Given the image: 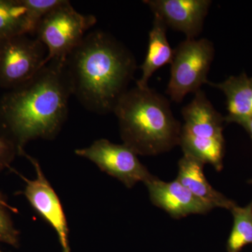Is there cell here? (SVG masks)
<instances>
[{
    "instance_id": "12",
    "label": "cell",
    "mask_w": 252,
    "mask_h": 252,
    "mask_svg": "<svg viewBox=\"0 0 252 252\" xmlns=\"http://www.w3.org/2000/svg\"><path fill=\"white\" fill-rule=\"evenodd\" d=\"M205 164L196 158L184 154L178 162L177 180L194 196L213 208L220 207L230 210L237 205L213 188L207 181L203 168Z\"/></svg>"
},
{
    "instance_id": "13",
    "label": "cell",
    "mask_w": 252,
    "mask_h": 252,
    "mask_svg": "<svg viewBox=\"0 0 252 252\" xmlns=\"http://www.w3.org/2000/svg\"><path fill=\"white\" fill-rule=\"evenodd\" d=\"M207 84L225 94L228 114L224 117L227 124L240 125L252 117V77H249L246 73L230 76L223 82L209 81Z\"/></svg>"
},
{
    "instance_id": "20",
    "label": "cell",
    "mask_w": 252,
    "mask_h": 252,
    "mask_svg": "<svg viewBox=\"0 0 252 252\" xmlns=\"http://www.w3.org/2000/svg\"><path fill=\"white\" fill-rule=\"evenodd\" d=\"M240 125L243 126L244 128L246 130L252 140V117L244 121Z\"/></svg>"
},
{
    "instance_id": "7",
    "label": "cell",
    "mask_w": 252,
    "mask_h": 252,
    "mask_svg": "<svg viewBox=\"0 0 252 252\" xmlns=\"http://www.w3.org/2000/svg\"><path fill=\"white\" fill-rule=\"evenodd\" d=\"M21 34L0 40V86L13 89L31 80L44 67L45 46Z\"/></svg>"
},
{
    "instance_id": "6",
    "label": "cell",
    "mask_w": 252,
    "mask_h": 252,
    "mask_svg": "<svg viewBox=\"0 0 252 252\" xmlns=\"http://www.w3.org/2000/svg\"><path fill=\"white\" fill-rule=\"evenodd\" d=\"M213 43L206 38L186 39L174 49L166 94L173 102H182L190 93L201 90L208 83V74L215 58Z\"/></svg>"
},
{
    "instance_id": "18",
    "label": "cell",
    "mask_w": 252,
    "mask_h": 252,
    "mask_svg": "<svg viewBox=\"0 0 252 252\" xmlns=\"http://www.w3.org/2000/svg\"><path fill=\"white\" fill-rule=\"evenodd\" d=\"M23 1L27 8L30 18L36 28L43 18L62 4L64 0H23Z\"/></svg>"
},
{
    "instance_id": "22",
    "label": "cell",
    "mask_w": 252,
    "mask_h": 252,
    "mask_svg": "<svg viewBox=\"0 0 252 252\" xmlns=\"http://www.w3.org/2000/svg\"><path fill=\"white\" fill-rule=\"evenodd\" d=\"M0 252H1V250H0Z\"/></svg>"
},
{
    "instance_id": "4",
    "label": "cell",
    "mask_w": 252,
    "mask_h": 252,
    "mask_svg": "<svg viewBox=\"0 0 252 252\" xmlns=\"http://www.w3.org/2000/svg\"><path fill=\"white\" fill-rule=\"evenodd\" d=\"M182 114L184 124L179 145L184 154L210 164L220 172L225 156V117L214 107L202 89L183 107Z\"/></svg>"
},
{
    "instance_id": "16",
    "label": "cell",
    "mask_w": 252,
    "mask_h": 252,
    "mask_svg": "<svg viewBox=\"0 0 252 252\" xmlns=\"http://www.w3.org/2000/svg\"><path fill=\"white\" fill-rule=\"evenodd\" d=\"M233 224L226 244L228 252H241L248 245H252V200L245 207L235 205L230 210Z\"/></svg>"
},
{
    "instance_id": "14",
    "label": "cell",
    "mask_w": 252,
    "mask_h": 252,
    "mask_svg": "<svg viewBox=\"0 0 252 252\" xmlns=\"http://www.w3.org/2000/svg\"><path fill=\"white\" fill-rule=\"evenodd\" d=\"M167 29L165 25L154 16L153 26L149 33L147 55L140 67L142 77L136 81V86L138 87H148L149 80L154 73L163 66L171 64L174 49L167 40Z\"/></svg>"
},
{
    "instance_id": "15",
    "label": "cell",
    "mask_w": 252,
    "mask_h": 252,
    "mask_svg": "<svg viewBox=\"0 0 252 252\" xmlns=\"http://www.w3.org/2000/svg\"><path fill=\"white\" fill-rule=\"evenodd\" d=\"M35 29L23 0H0V40L34 34Z\"/></svg>"
},
{
    "instance_id": "1",
    "label": "cell",
    "mask_w": 252,
    "mask_h": 252,
    "mask_svg": "<svg viewBox=\"0 0 252 252\" xmlns=\"http://www.w3.org/2000/svg\"><path fill=\"white\" fill-rule=\"evenodd\" d=\"M72 94L65 60L50 61L31 80L0 99V133L22 156L30 141L52 140L67 120Z\"/></svg>"
},
{
    "instance_id": "3",
    "label": "cell",
    "mask_w": 252,
    "mask_h": 252,
    "mask_svg": "<svg viewBox=\"0 0 252 252\" xmlns=\"http://www.w3.org/2000/svg\"><path fill=\"white\" fill-rule=\"evenodd\" d=\"M113 113L124 144L137 156L166 153L180 144L182 124L174 116L170 101L149 86L128 89Z\"/></svg>"
},
{
    "instance_id": "19",
    "label": "cell",
    "mask_w": 252,
    "mask_h": 252,
    "mask_svg": "<svg viewBox=\"0 0 252 252\" xmlns=\"http://www.w3.org/2000/svg\"><path fill=\"white\" fill-rule=\"evenodd\" d=\"M17 154L18 149L14 142L0 133V172L10 168Z\"/></svg>"
},
{
    "instance_id": "8",
    "label": "cell",
    "mask_w": 252,
    "mask_h": 252,
    "mask_svg": "<svg viewBox=\"0 0 252 252\" xmlns=\"http://www.w3.org/2000/svg\"><path fill=\"white\" fill-rule=\"evenodd\" d=\"M76 155L94 162L106 172L131 189L138 182L145 184L154 177L126 144H117L105 139L96 140L90 147L76 149Z\"/></svg>"
},
{
    "instance_id": "11",
    "label": "cell",
    "mask_w": 252,
    "mask_h": 252,
    "mask_svg": "<svg viewBox=\"0 0 252 252\" xmlns=\"http://www.w3.org/2000/svg\"><path fill=\"white\" fill-rule=\"evenodd\" d=\"M144 185L149 190L151 202L174 219L190 215H205L213 207L199 200L177 180L164 182L154 176Z\"/></svg>"
},
{
    "instance_id": "10",
    "label": "cell",
    "mask_w": 252,
    "mask_h": 252,
    "mask_svg": "<svg viewBox=\"0 0 252 252\" xmlns=\"http://www.w3.org/2000/svg\"><path fill=\"white\" fill-rule=\"evenodd\" d=\"M167 28L196 39L212 4L210 0H146L143 1Z\"/></svg>"
},
{
    "instance_id": "21",
    "label": "cell",
    "mask_w": 252,
    "mask_h": 252,
    "mask_svg": "<svg viewBox=\"0 0 252 252\" xmlns=\"http://www.w3.org/2000/svg\"><path fill=\"white\" fill-rule=\"evenodd\" d=\"M248 183L252 185V179H251L250 180H249Z\"/></svg>"
},
{
    "instance_id": "5",
    "label": "cell",
    "mask_w": 252,
    "mask_h": 252,
    "mask_svg": "<svg viewBox=\"0 0 252 252\" xmlns=\"http://www.w3.org/2000/svg\"><path fill=\"white\" fill-rule=\"evenodd\" d=\"M96 22L95 16L78 12L67 0L46 15L34 34L47 50L44 65L53 60L67 59Z\"/></svg>"
},
{
    "instance_id": "17",
    "label": "cell",
    "mask_w": 252,
    "mask_h": 252,
    "mask_svg": "<svg viewBox=\"0 0 252 252\" xmlns=\"http://www.w3.org/2000/svg\"><path fill=\"white\" fill-rule=\"evenodd\" d=\"M9 210L16 211L15 209L11 208L6 203V200L0 193V243L18 248L20 233L15 227Z\"/></svg>"
},
{
    "instance_id": "9",
    "label": "cell",
    "mask_w": 252,
    "mask_h": 252,
    "mask_svg": "<svg viewBox=\"0 0 252 252\" xmlns=\"http://www.w3.org/2000/svg\"><path fill=\"white\" fill-rule=\"evenodd\" d=\"M23 156L31 162L36 174L35 180H33L19 175L26 182L23 194L34 210L56 230L63 252H70L69 228L61 200L43 173L38 160L26 152Z\"/></svg>"
},
{
    "instance_id": "2",
    "label": "cell",
    "mask_w": 252,
    "mask_h": 252,
    "mask_svg": "<svg viewBox=\"0 0 252 252\" xmlns=\"http://www.w3.org/2000/svg\"><path fill=\"white\" fill-rule=\"evenodd\" d=\"M76 96L88 110L99 114L114 112L137 70L133 54L105 32L86 34L65 59Z\"/></svg>"
}]
</instances>
